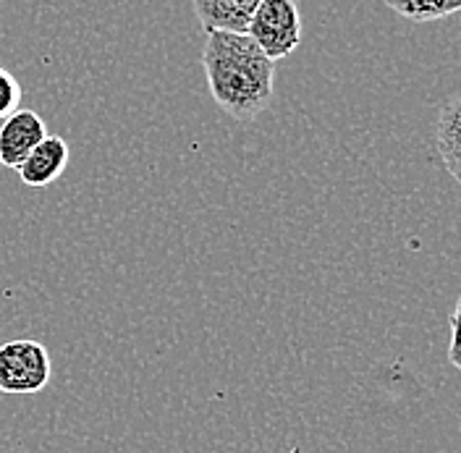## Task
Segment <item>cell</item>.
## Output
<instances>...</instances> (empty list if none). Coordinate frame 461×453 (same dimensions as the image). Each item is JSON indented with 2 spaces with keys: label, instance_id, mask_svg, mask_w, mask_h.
<instances>
[{
  "label": "cell",
  "instance_id": "obj_2",
  "mask_svg": "<svg viewBox=\"0 0 461 453\" xmlns=\"http://www.w3.org/2000/svg\"><path fill=\"white\" fill-rule=\"evenodd\" d=\"M247 34L273 63L294 56L302 45V14L296 0H262Z\"/></svg>",
  "mask_w": 461,
  "mask_h": 453
},
{
  "label": "cell",
  "instance_id": "obj_6",
  "mask_svg": "<svg viewBox=\"0 0 461 453\" xmlns=\"http://www.w3.org/2000/svg\"><path fill=\"white\" fill-rule=\"evenodd\" d=\"M259 3L262 0H192L204 32H236V34H247V27Z\"/></svg>",
  "mask_w": 461,
  "mask_h": 453
},
{
  "label": "cell",
  "instance_id": "obj_11",
  "mask_svg": "<svg viewBox=\"0 0 461 453\" xmlns=\"http://www.w3.org/2000/svg\"><path fill=\"white\" fill-rule=\"evenodd\" d=\"M0 3H3V0H0Z\"/></svg>",
  "mask_w": 461,
  "mask_h": 453
},
{
  "label": "cell",
  "instance_id": "obj_5",
  "mask_svg": "<svg viewBox=\"0 0 461 453\" xmlns=\"http://www.w3.org/2000/svg\"><path fill=\"white\" fill-rule=\"evenodd\" d=\"M68 155L71 152H68L66 140L56 137V134H48L14 170L19 173L22 184L34 186V189H42V186H50L58 176L66 170Z\"/></svg>",
  "mask_w": 461,
  "mask_h": 453
},
{
  "label": "cell",
  "instance_id": "obj_7",
  "mask_svg": "<svg viewBox=\"0 0 461 453\" xmlns=\"http://www.w3.org/2000/svg\"><path fill=\"white\" fill-rule=\"evenodd\" d=\"M438 152L454 181L461 178V103L451 97L438 118Z\"/></svg>",
  "mask_w": 461,
  "mask_h": 453
},
{
  "label": "cell",
  "instance_id": "obj_4",
  "mask_svg": "<svg viewBox=\"0 0 461 453\" xmlns=\"http://www.w3.org/2000/svg\"><path fill=\"white\" fill-rule=\"evenodd\" d=\"M48 137L42 115L16 108L0 121V168H16L29 152Z\"/></svg>",
  "mask_w": 461,
  "mask_h": 453
},
{
  "label": "cell",
  "instance_id": "obj_3",
  "mask_svg": "<svg viewBox=\"0 0 461 453\" xmlns=\"http://www.w3.org/2000/svg\"><path fill=\"white\" fill-rule=\"evenodd\" d=\"M53 375V362L40 340L16 339L0 346V394H40Z\"/></svg>",
  "mask_w": 461,
  "mask_h": 453
},
{
  "label": "cell",
  "instance_id": "obj_8",
  "mask_svg": "<svg viewBox=\"0 0 461 453\" xmlns=\"http://www.w3.org/2000/svg\"><path fill=\"white\" fill-rule=\"evenodd\" d=\"M393 14L409 19L414 24L438 22L446 16H454L461 8V0H383Z\"/></svg>",
  "mask_w": 461,
  "mask_h": 453
},
{
  "label": "cell",
  "instance_id": "obj_10",
  "mask_svg": "<svg viewBox=\"0 0 461 453\" xmlns=\"http://www.w3.org/2000/svg\"><path fill=\"white\" fill-rule=\"evenodd\" d=\"M459 314H461V302L454 304V312H451V320H448V328H451V343H448V359L451 365L459 369L461 359H459Z\"/></svg>",
  "mask_w": 461,
  "mask_h": 453
},
{
  "label": "cell",
  "instance_id": "obj_1",
  "mask_svg": "<svg viewBox=\"0 0 461 453\" xmlns=\"http://www.w3.org/2000/svg\"><path fill=\"white\" fill-rule=\"evenodd\" d=\"M202 66L210 97L230 118L249 121L270 105L276 63L259 50L249 34L207 32Z\"/></svg>",
  "mask_w": 461,
  "mask_h": 453
},
{
  "label": "cell",
  "instance_id": "obj_9",
  "mask_svg": "<svg viewBox=\"0 0 461 453\" xmlns=\"http://www.w3.org/2000/svg\"><path fill=\"white\" fill-rule=\"evenodd\" d=\"M19 103H22V85L8 68L0 66V121L14 113Z\"/></svg>",
  "mask_w": 461,
  "mask_h": 453
}]
</instances>
